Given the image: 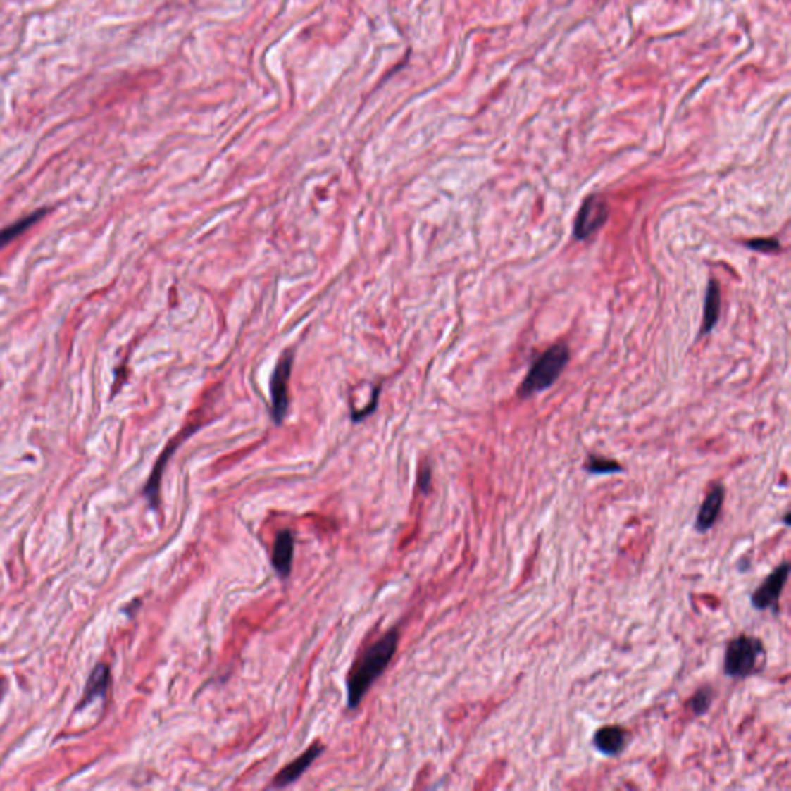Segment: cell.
<instances>
[{
    "instance_id": "6da1fadb",
    "label": "cell",
    "mask_w": 791,
    "mask_h": 791,
    "mask_svg": "<svg viewBox=\"0 0 791 791\" xmlns=\"http://www.w3.org/2000/svg\"><path fill=\"white\" fill-rule=\"evenodd\" d=\"M399 630L391 629L374 642L359 660L354 668L351 669L348 677V708L354 709L361 705L365 694L368 692L371 685L382 675L383 671L390 665L391 659L397 649Z\"/></svg>"
},
{
    "instance_id": "7a4b0ae2",
    "label": "cell",
    "mask_w": 791,
    "mask_h": 791,
    "mask_svg": "<svg viewBox=\"0 0 791 791\" xmlns=\"http://www.w3.org/2000/svg\"><path fill=\"white\" fill-rule=\"evenodd\" d=\"M571 359L566 343H555L546 349L530 366L521 385L518 388L519 397H530L550 388L564 371Z\"/></svg>"
},
{
    "instance_id": "3957f363",
    "label": "cell",
    "mask_w": 791,
    "mask_h": 791,
    "mask_svg": "<svg viewBox=\"0 0 791 791\" xmlns=\"http://www.w3.org/2000/svg\"><path fill=\"white\" fill-rule=\"evenodd\" d=\"M766 652L764 643L753 635H739L726 644L723 671L733 678H745L764 666Z\"/></svg>"
},
{
    "instance_id": "277c9868",
    "label": "cell",
    "mask_w": 791,
    "mask_h": 791,
    "mask_svg": "<svg viewBox=\"0 0 791 791\" xmlns=\"http://www.w3.org/2000/svg\"><path fill=\"white\" fill-rule=\"evenodd\" d=\"M609 217V204L602 197L590 195L583 201L575 218L573 235L578 242H585L598 232Z\"/></svg>"
},
{
    "instance_id": "5b68a950",
    "label": "cell",
    "mask_w": 791,
    "mask_h": 791,
    "mask_svg": "<svg viewBox=\"0 0 791 791\" xmlns=\"http://www.w3.org/2000/svg\"><path fill=\"white\" fill-rule=\"evenodd\" d=\"M292 359H294L292 351H286V353L280 357V361L273 373V379H270V401H273V418L275 423H282L287 413V405H289L287 388H289Z\"/></svg>"
},
{
    "instance_id": "8992f818",
    "label": "cell",
    "mask_w": 791,
    "mask_h": 791,
    "mask_svg": "<svg viewBox=\"0 0 791 791\" xmlns=\"http://www.w3.org/2000/svg\"><path fill=\"white\" fill-rule=\"evenodd\" d=\"M788 573H790V564L788 561H784L764 580L762 585L754 590L753 595H751V604H753L754 609L778 611V603L782 590H784L787 585Z\"/></svg>"
},
{
    "instance_id": "52a82bcc",
    "label": "cell",
    "mask_w": 791,
    "mask_h": 791,
    "mask_svg": "<svg viewBox=\"0 0 791 791\" xmlns=\"http://www.w3.org/2000/svg\"><path fill=\"white\" fill-rule=\"evenodd\" d=\"M322 751H323L322 745H318V744L311 745L305 751V753L295 759L294 762L287 764L285 768L277 774V776L273 780V787L282 788V787H287V785L294 784V782L297 780L301 776V774L309 768V765L313 764L316 759L322 754Z\"/></svg>"
},
{
    "instance_id": "ba28073f",
    "label": "cell",
    "mask_w": 791,
    "mask_h": 791,
    "mask_svg": "<svg viewBox=\"0 0 791 791\" xmlns=\"http://www.w3.org/2000/svg\"><path fill=\"white\" fill-rule=\"evenodd\" d=\"M294 558V532L283 529L277 533L273 549V566L275 572L286 580L291 575Z\"/></svg>"
},
{
    "instance_id": "9c48e42d",
    "label": "cell",
    "mask_w": 791,
    "mask_h": 791,
    "mask_svg": "<svg viewBox=\"0 0 791 791\" xmlns=\"http://www.w3.org/2000/svg\"><path fill=\"white\" fill-rule=\"evenodd\" d=\"M723 499H725L723 485L716 484L713 487V490L708 493V497L705 498V501H703L702 506H700V510L697 513V519H696V530L697 532L705 533L716 524L718 515H721Z\"/></svg>"
},
{
    "instance_id": "30bf717a",
    "label": "cell",
    "mask_w": 791,
    "mask_h": 791,
    "mask_svg": "<svg viewBox=\"0 0 791 791\" xmlns=\"http://www.w3.org/2000/svg\"><path fill=\"white\" fill-rule=\"evenodd\" d=\"M629 733L623 726L609 725L598 730L594 736V747L606 756H617L628 745Z\"/></svg>"
},
{
    "instance_id": "8fae6325",
    "label": "cell",
    "mask_w": 791,
    "mask_h": 791,
    "mask_svg": "<svg viewBox=\"0 0 791 791\" xmlns=\"http://www.w3.org/2000/svg\"><path fill=\"white\" fill-rule=\"evenodd\" d=\"M722 308V294L721 286L716 280H709L705 295V306H703V318L700 325V335H705L713 331V328L718 322Z\"/></svg>"
},
{
    "instance_id": "7c38bea8",
    "label": "cell",
    "mask_w": 791,
    "mask_h": 791,
    "mask_svg": "<svg viewBox=\"0 0 791 791\" xmlns=\"http://www.w3.org/2000/svg\"><path fill=\"white\" fill-rule=\"evenodd\" d=\"M110 685V669L106 665H98L89 678V683L85 686L84 699L81 702V706L89 705L93 700L102 697L107 692Z\"/></svg>"
},
{
    "instance_id": "4fadbf2b",
    "label": "cell",
    "mask_w": 791,
    "mask_h": 791,
    "mask_svg": "<svg viewBox=\"0 0 791 791\" xmlns=\"http://www.w3.org/2000/svg\"><path fill=\"white\" fill-rule=\"evenodd\" d=\"M48 209H39L33 213L27 215V217H23L20 220H18L15 223L10 226H5L4 229H0V249H4L5 246L10 244L13 239H15L18 237H20L23 232H27V230L36 225V223L41 220L44 215L46 213Z\"/></svg>"
},
{
    "instance_id": "5bb4252c",
    "label": "cell",
    "mask_w": 791,
    "mask_h": 791,
    "mask_svg": "<svg viewBox=\"0 0 791 791\" xmlns=\"http://www.w3.org/2000/svg\"><path fill=\"white\" fill-rule=\"evenodd\" d=\"M585 468L592 475H609L621 471V466L618 462H615L612 459H606L603 456H597V454H590Z\"/></svg>"
},
{
    "instance_id": "9a60e30c",
    "label": "cell",
    "mask_w": 791,
    "mask_h": 791,
    "mask_svg": "<svg viewBox=\"0 0 791 791\" xmlns=\"http://www.w3.org/2000/svg\"><path fill=\"white\" fill-rule=\"evenodd\" d=\"M713 699H714V691L709 685H706V686H702V688L694 694L692 699L688 702V705L694 714L700 716V714H705L709 709Z\"/></svg>"
},
{
    "instance_id": "2e32d148",
    "label": "cell",
    "mask_w": 791,
    "mask_h": 791,
    "mask_svg": "<svg viewBox=\"0 0 791 791\" xmlns=\"http://www.w3.org/2000/svg\"><path fill=\"white\" fill-rule=\"evenodd\" d=\"M745 246L749 249L762 252V254H771V252H780L782 246L776 238H751L747 239Z\"/></svg>"
},
{
    "instance_id": "e0dca14e",
    "label": "cell",
    "mask_w": 791,
    "mask_h": 791,
    "mask_svg": "<svg viewBox=\"0 0 791 791\" xmlns=\"http://www.w3.org/2000/svg\"><path fill=\"white\" fill-rule=\"evenodd\" d=\"M430 481H431V471L430 468H423L421 473H419V487L423 493H427L430 490Z\"/></svg>"
},
{
    "instance_id": "ac0fdd59",
    "label": "cell",
    "mask_w": 791,
    "mask_h": 791,
    "mask_svg": "<svg viewBox=\"0 0 791 791\" xmlns=\"http://www.w3.org/2000/svg\"><path fill=\"white\" fill-rule=\"evenodd\" d=\"M374 405H375V397H374V399H373V404H371V409H366V413H370V411H371V410H373V409H374ZM362 418H365V409H363V410H362V411H359V413H356V414H354V421H361V419H362Z\"/></svg>"
},
{
    "instance_id": "d6986e66",
    "label": "cell",
    "mask_w": 791,
    "mask_h": 791,
    "mask_svg": "<svg viewBox=\"0 0 791 791\" xmlns=\"http://www.w3.org/2000/svg\"><path fill=\"white\" fill-rule=\"evenodd\" d=\"M2 694H4V680H0V699H2Z\"/></svg>"
}]
</instances>
